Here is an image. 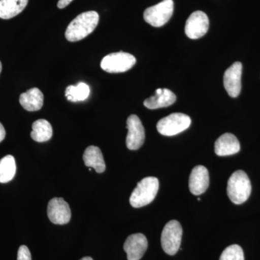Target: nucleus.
<instances>
[{
    "mask_svg": "<svg viewBox=\"0 0 260 260\" xmlns=\"http://www.w3.org/2000/svg\"><path fill=\"white\" fill-rule=\"evenodd\" d=\"M251 191V181L247 174L242 170L237 171L228 181L227 194L236 205H241L249 199Z\"/></svg>",
    "mask_w": 260,
    "mask_h": 260,
    "instance_id": "2",
    "label": "nucleus"
},
{
    "mask_svg": "<svg viewBox=\"0 0 260 260\" xmlns=\"http://www.w3.org/2000/svg\"><path fill=\"white\" fill-rule=\"evenodd\" d=\"M73 0H59L57 3V7L59 9H63L68 6Z\"/></svg>",
    "mask_w": 260,
    "mask_h": 260,
    "instance_id": "24",
    "label": "nucleus"
},
{
    "mask_svg": "<svg viewBox=\"0 0 260 260\" xmlns=\"http://www.w3.org/2000/svg\"><path fill=\"white\" fill-rule=\"evenodd\" d=\"M159 189L157 178L149 177L142 179L133 190L129 198L130 205L135 208H141L151 203Z\"/></svg>",
    "mask_w": 260,
    "mask_h": 260,
    "instance_id": "3",
    "label": "nucleus"
},
{
    "mask_svg": "<svg viewBox=\"0 0 260 260\" xmlns=\"http://www.w3.org/2000/svg\"><path fill=\"white\" fill-rule=\"evenodd\" d=\"M20 104L28 112H37L44 105V95L39 88L30 89L20 95Z\"/></svg>",
    "mask_w": 260,
    "mask_h": 260,
    "instance_id": "16",
    "label": "nucleus"
},
{
    "mask_svg": "<svg viewBox=\"0 0 260 260\" xmlns=\"http://www.w3.org/2000/svg\"><path fill=\"white\" fill-rule=\"evenodd\" d=\"M84 164L86 167L93 168L97 173H103L105 171L106 164L102 150L99 147L89 146L85 149L83 154Z\"/></svg>",
    "mask_w": 260,
    "mask_h": 260,
    "instance_id": "17",
    "label": "nucleus"
},
{
    "mask_svg": "<svg viewBox=\"0 0 260 260\" xmlns=\"http://www.w3.org/2000/svg\"><path fill=\"white\" fill-rule=\"evenodd\" d=\"M2 71V63L1 61H0V73H1Z\"/></svg>",
    "mask_w": 260,
    "mask_h": 260,
    "instance_id": "27",
    "label": "nucleus"
},
{
    "mask_svg": "<svg viewBox=\"0 0 260 260\" xmlns=\"http://www.w3.org/2000/svg\"><path fill=\"white\" fill-rule=\"evenodd\" d=\"M47 215L51 223L64 225L71 219V210L63 198H54L48 204Z\"/></svg>",
    "mask_w": 260,
    "mask_h": 260,
    "instance_id": "10",
    "label": "nucleus"
},
{
    "mask_svg": "<svg viewBox=\"0 0 260 260\" xmlns=\"http://www.w3.org/2000/svg\"><path fill=\"white\" fill-rule=\"evenodd\" d=\"M80 260H93L92 259L91 257H90V256H85V257L82 258Z\"/></svg>",
    "mask_w": 260,
    "mask_h": 260,
    "instance_id": "26",
    "label": "nucleus"
},
{
    "mask_svg": "<svg viewBox=\"0 0 260 260\" xmlns=\"http://www.w3.org/2000/svg\"><path fill=\"white\" fill-rule=\"evenodd\" d=\"M209 173L203 166L195 167L191 171L189 179V190L193 194H203L209 186Z\"/></svg>",
    "mask_w": 260,
    "mask_h": 260,
    "instance_id": "13",
    "label": "nucleus"
},
{
    "mask_svg": "<svg viewBox=\"0 0 260 260\" xmlns=\"http://www.w3.org/2000/svg\"><path fill=\"white\" fill-rule=\"evenodd\" d=\"M5 135H6V132H5L4 126L0 123V143L4 140Z\"/></svg>",
    "mask_w": 260,
    "mask_h": 260,
    "instance_id": "25",
    "label": "nucleus"
},
{
    "mask_svg": "<svg viewBox=\"0 0 260 260\" xmlns=\"http://www.w3.org/2000/svg\"><path fill=\"white\" fill-rule=\"evenodd\" d=\"M90 92L86 83H80L77 85H69L65 90V96L71 102H83L88 99Z\"/></svg>",
    "mask_w": 260,
    "mask_h": 260,
    "instance_id": "21",
    "label": "nucleus"
},
{
    "mask_svg": "<svg viewBox=\"0 0 260 260\" xmlns=\"http://www.w3.org/2000/svg\"><path fill=\"white\" fill-rule=\"evenodd\" d=\"M147 238L143 234H132L126 239L124 250L128 260H140L148 249Z\"/></svg>",
    "mask_w": 260,
    "mask_h": 260,
    "instance_id": "12",
    "label": "nucleus"
},
{
    "mask_svg": "<svg viewBox=\"0 0 260 260\" xmlns=\"http://www.w3.org/2000/svg\"><path fill=\"white\" fill-rule=\"evenodd\" d=\"M135 63L136 59L134 56L120 51L104 56L101 62V67L107 73H120L131 69Z\"/></svg>",
    "mask_w": 260,
    "mask_h": 260,
    "instance_id": "7",
    "label": "nucleus"
},
{
    "mask_svg": "<svg viewBox=\"0 0 260 260\" xmlns=\"http://www.w3.org/2000/svg\"><path fill=\"white\" fill-rule=\"evenodd\" d=\"M177 101V96L172 90L167 88H158L155 95L147 99L144 106L149 109H157L172 105Z\"/></svg>",
    "mask_w": 260,
    "mask_h": 260,
    "instance_id": "15",
    "label": "nucleus"
},
{
    "mask_svg": "<svg viewBox=\"0 0 260 260\" xmlns=\"http://www.w3.org/2000/svg\"><path fill=\"white\" fill-rule=\"evenodd\" d=\"M242 64L236 61L224 73L223 85L228 94L232 98L239 96L242 90Z\"/></svg>",
    "mask_w": 260,
    "mask_h": 260,
    "instance_id": "11",
    "label": "nucleus"
},
{
    "mask_svg": "<svg viewBox=\"0 0 260 260\" xmlns=\"http://www.w3.org/2000/svg\"><path fill=\"white\" fill-rule=\"evenodd\" d=\"M18 260H31V254L26 246L23 245L19 248Z\"/></svg>",
    "mask_w": 260,
    "mask_h": 260,
    "instance_id": "23",
    "label": "nucleus"
},
{
    "mask_svg": "<svg viewBox=\"0 0 260 260\" xmlns=\"http://www.w3.org/2000/svg\"><path fill=\"white\" fill-rule=\"evenodd\" d=\"M28 0H0V18H13L23 11Z\"/></svg>",
    "mask_w": 260,
    "mask_h": 260,
    "instance_id": "18",
    "label": "nucleus"
},
{
    "mask_svg": "<svg viewBox=\"0 0 260 260\" xmlns=\"http://www.w3.org/2000/svg\"><path fill=\"white\" fill-rule=\"evenodd\" d=\"M30 133L32 139L38 143H44L51 139L53 135L52 126L45 119H39L34 121Z\"/></svg>",
    "mask_w": 260,
    "mask_h": 260,
    "instance_id": "19",
    "label": "nucleus"
},
{
    "mask_svg": "<svg viewBox=\"0 0 260 260\" xmlns=\"http://www.w3.org/2000/svg\"><path fill=\"white\" fill-rule=\"evenodd\" d=\"M126 125L128 129L126 138V147L131 150H138L144 143V126L142 124L140 118L135 114H132L128 117Z\"/></svg>",
    "mask_w": 260,
    "mask_h": 260,
    "instance_id": "9",
    "label": "nucleus"
},
{
    "mask_svg": "<svg viewBox=\"0 0 260 260\" xmlns=\"http://www.w3.org/2000/svg\"><path fill=\"white\" fill-rule=\"evenodd\" d=\"M191 122V118L186 114L174 113L160 119L157 124V129L164 136H174L187 129Z\"/></svg>",
    "mask_w": 260,
    "mask_h": 260,
    "instance_id": "4",
    "label": "nucleus"
},
{
    "mask_svg": "<svg viewBox=\"0 0 260 260\" xmlns=\"http://www.w3.org/2000/svg\"><path fill=\"white\" fill-rule=\"evenodd\" d=\"M16 173L14 157L8 155L0 160V183H8L13 180Z\"/></svg>",
    "mask_w": 260,
    "mask_h": 260,
    "instance_id": "20",
    "label": "nucleus"
},
{
    "mask_svg": "<svg viewBox=\"0 0 260 260\" xmlns=\"http://www.w3.org/2000/svg\"><path fill=\"white\" fill-rule=\"evenodd\" d=\"M174 1L164 0L145 10L143 18L153 27H161L169 21L174 13Z\"/></svg>",
    "mask_w": 260,
    "mask_h": 260,
    "instance_id": "6",
    "label": "nucleus"
},
{
    "mask_svg": "<svg viewBox=\"0 0 260 260\" xmlns=\"http://www.w3.org/2000/svg\"><path fill=\"white\" fill-rule=\"evenodd\" d=\"M182 227L177 220H172L166 224L161 234V246L169 255L177 254L180 248Z\"/></svg>",
    "mask_w": 260,
    "mask_h": 260,
    "instance_id": "5",
    "label": "nucleus"
},
{
    "mask_svg": "<svg viewBox=\"0 0 260 260\" xmlns=\"http://www.w3.org/2000/svg\"><path fill=\"white\" fill-rule=\"evenodd\" d=\"M209 18L204 12L195 11L191 13L186 22V35L191 39H198L207 34L209 29Z\"/></svg>",
    "mask_w": 260,
    "mask_h": 260,
    "instance_id": "8",
    "label": "nucleus"
},
{
    "mask_svg": "<svg viewBox=\"0 0 260 260\" xmlns=\"http://www.w3.org/2000/svg\"><path fill=\"white\" fill-rule=\"evenodd\" d=\"M240 143L235 135L225 133L216 140L215 152L219 156H227L239 153Z\"/></svg>",
    "mask_w": 260,
    "mask_h": 260,
    "instance_id": "14",
    "label": "nucleus"
},
{
    "mask_svg": "<svg viewBox=\"0 0 260 260\" xmlns=\"http://www.w3.org/2000/svg\"><path fill=\"white\" fill-rule=\"evenodd\" d=\"M99 15L95 11L82 13L70 23L65 31L67 40L71 42H78L88 37L96 28Z\"/></svg>",
    "mask_w": 260,
    "mask_h": 260,
    "instance_id": "1",
    "label": "nucleus"
},
{
    "mask_svg": "<svg viewBox=\"0 0 260 260\" xmlns=\"http://www.w3.org/2000/svg\"><path fill=\"white\" fill-rule=\"evenodd\" d=\"M219 260H244L242 248L237 244H233L224 249Z\"/></svg>",
    "mask_w": 260,
    "mask_h": 260,
    "instance_id": "22",
    "label": "nucleus"
}]
</instances>
